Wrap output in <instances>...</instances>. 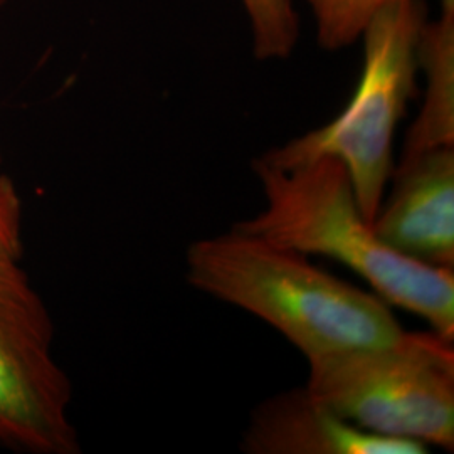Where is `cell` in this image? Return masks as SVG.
<instances>
[{"instance_id": "cell-5", "label": "cell", "mask_w": 454, "mask_h": 454, "mask_svg": "<svg viewBox=\"0 0 454 454\" xmlns=\"http://www.w3.org/2000/svg\"><path fill=\"white\" fill-rule=\"evenodd\" d=\"M48 309L19 260L0 258V444L33 454L80 453L73 389L52 356Z\"/></svg>"}, {"instance_id": "cell-11", "label": "cell", "mask_w": 454, "mask_h": 454, "mask_svg": "<svg viewBox=\"0 0 454 454\" xmlns=\"http://www.w3.org/2000/svg\"><path fill=\"white\" fill-rule=\"evenodd\" d=\"M14 182L0 174V258L20 260L22 207Z\"/></svg>"}, {"instance_id": "cell-13", "label": "cell", "mask_w": 454, "mask_h": 454, "mask_svg": "<svg viewBox=\"0 0 454 454\" xmlns=\"http://www.w3.org/2000/svg\"><path fill=\"white\" fill-rule=\"evenodd\" d=\"M7 2H9V0H0V7H2L4 4H7Z\"/></svg>"}, {"instance_id": "cell-7", "label": "cell", "mask_w": 454, "mask_h": 454, "mask_svg": "<svg viewBox=\"0 0 454 454\" xmlns=\"http://www.w3.org/2000/svg\"><path fill=\"white\" fill-rule=\"evenodd\" d=\"M241 450L247 454H424L427 446L386 438L343 421L307 387L270 397L251 414Z\"/></svg>"}, {"instance_id": "cell-4", "label": "cell", "mask_w": 454, "mask_h": 454, "mask_svg": "<svg viewBox=\"0 0 454 454\" xmlns=\"http://www.w3.org/2000/svg\"><path fill=\"white\" fill-rule=\"evenodd\" d=\"M307 389L343 421L386 438L454 448V348L434 332L309 358Z\"/></svg>"}, {"instance_id": "cell-2", "label": "cell", "mask_w": 454, "mask_h": 454, "mask_svg": "<svg viewBox=\"0 0 454 454\" xmlns=\"http://www.w3.org/2000/svg\"><path fill=\"white\" fill-rule=\"evenodd\" d=\"M185 262L194 288L258 317L307 358L386 345L404 332L377 294L251 234L195 241Z\"/></svg>"}, {"instance_id": "cell-8", "label": "cell", "mask_w": 454, "mask_h": 454, "mask_svg": "<svg viewBox=\"0 0 454 454\" xmlns=\"http://www.w3.org/2000/svg\"><path fill=\"white\" fill-rule=\"evenodd\" d=\"M418 66L426 80L424 103L407 131L401 159L454 146V7H441L438 20L424 24Z\"/></svg>"}, {"instance_id": "cell-12", "label": "cell", "mask_w": 454, "mask_h": 454, "mask_svg": "<svg viewBox=\"0 0 454 454\" xmlns=\"http://www.w3.org/2000/svg\"><path fill=\"white\" fill-rule=\"evenodd\" d=\"M441 7H454V0H441Z\"/></svg>"}, {"instance_id": "cell-3", "label": "cell", "mask_w": 454, "mask_h": 454, "mask_svg": "<svg viewBox=\"0 0 454 454\" xmlns=\"http://www.w3.org/2000/svg\"><path fill=\"white\" fill-rule=\"evenodd\" d=\"M429 20L424 0H392L362 33L364 65L357 90L335 120L261 157L292 168L318 157L339 159L358 207L373 223L394 170V135L416 97L418 44Z\"/></svg>"}, {"instance_id": "cell-6", "label": "cell", "mask_w": 454, "mask_h": 454, "mask_svg": "<svg viewBox=\"0 0 454 454\" xmlns=\"http://www.w3.org/2000/svg\"><path fill=\"white\" fill-rule=\"evenodd\" d=\"M372 227L397 253L454 270V146L401 159Z\"/></svg>"}, {"instance_id": "cell-9", "label": "cell", "mask_w": 454, "mask_h": 454, "mask_svg": "<svg viewBox=\"0 0 454 454\" xmlns=\"http://www.w3.org/2000/svg\"><path fill=\"white\" fill-rule=\"evenodd\" d=\"M247 14L254 56L261 61L290 58L300 39L293 0H241Z\"/></svg>"}, {"instance_id": "cell-10", "label": "cell", "mask_w": 454, "mask_h": 454, "mask_svg": "<svg viewBox=\"0 0 454 454\" xmlns=\"http://www.w3.org/2000/svg\"><path fill=\"white\" fill-rule=\"evenodd\" d=\"M392 0H305L317 26V41L339 51L360 41L373 16Z\"/></svg>"}, {"instance_id": "cell-1", "label": "cell", "mask_w": 454, "mask_h": 454, "mask_svg": "<svg viewBox=\"0 0 454 454\" xmlns=\"http://www.w3.org/2000/svg\"><path fill=\"white\" fill-rule=\"evenodd\" d=\"M264 207L234 224L305 256L340 261L362 276L386 303L426 320L434 333L454 340V270L431 266L392 249L358 207L345 165L318 157L292 168L256 160Z\"/></svg>"}]
</instances>
